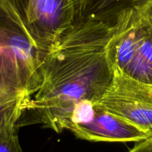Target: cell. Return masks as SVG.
Here are the masks:
<instances>
[{"label": "cell", "instance_id": "52a82bcc", "mask_svg": "<svg viewBox=\"0 0 152 152\" xmlns=\"http://www.w3.org/2000/svg\"><path fill=\"white\" fill-rule=\"evenodd\" d=\"M74 3L75 22L95 20L113 25L127 11H144L152 0H74Z\"/></svg>", "mask_w": 152, "mask_h": 152}, {"label": "cell", "instance_id": "7c38bea8", "mask_svg": "<svg viewBox=\"0 0 152 152\" xmlns=\"http://www.w3.org/2000/svg\"><path fill=\"white\" fill-rule=\"evenodd\" d=\"M149 134H150V137H152V130L150 131V133H149Z\"/></svg>", "mask_w": 152, "mask_h": 152}, {"label": "cell", "instance_id": "7a4b0ae2", "mask_svg": "<svg viewBox=\"0 0 152 152\" xmlns=\"http://www.w3.org/2000/svg\"><path fill=\"white\" fill-rule=\"evenodd\" d=\"M113 28L107 46L113 72L152 85V26L144 11L121 14Z\"/></svg>", "mask_w": 152, "mask_h": 152}, {"label": "cell", "instance_id": "8992f818", "mask_svg": "<svg viewBox=\"0 0 152 152\" xmlns=\"http://www.w3.org/2000/svg\"><path fill=\"white\" fill-rule=\"evenodd\" d=\"M0 45L10 52L18 69L22 84L31 97L41 85V65L45 54L32 44L4 0H0Z\"/></svg>", "mask_w": 152, "mask_h": 152}, {"label": "cell", "instance_id": "8fae6325", "mask_svg": "<svg viewBox=\"0 0 152 152\" xmlns=\"http://www.w3.org/2000/svg\"><path fill=\"white\" fill-rule=\"evenodd\" d=\"M144 13L145 14L146 17H147L149 23H150V24L152 26V5L149 6L148 8H146L144 11Z\"/></svg>", "mask_w": 152, "mask_h": 152}, {"label": "cell", "instance_id": "5b68a950", "mask_svg": "<svg viewBox=\"0 0 152 152\" xmlns=\"http://www.w3.org/2000/svg\"><path fill=\"white\" fill-rule=\"evenodd\" d=\"M64 129L71 131L78 138L93 142H138L150 137L148 133L99 109L88 101L75 107Z\"/></svg>", "mask_w": 152, "mask_h": 152}, {"label": "cell", "instance_id": "ba28073f", "mask_svg": "<svg viewBox=\"0 0 152 152\" xmlns=\"http://www.w3.org/2000/svg\"><path fill=\"white\" fill-rule=\"evenodd\" d=\"M27 107L24 104L10 102L0 97V132L8 127L17 125Z\"/></svg>", "mask_w": 152, "mask_h": 152}, {"label": "cell", "instance_id": "3957f363", "mask_svg": "<svg viewBox=\"0 0 152 152\" xmlns=\"http://www.w3.org/2000/svg\"><path fill=\"white\" fill-rule=\"evenodd\" d=\"M30 41L46 55L75 23L74 0H4Z\"/></svg>", "mask_w": 152, "mask_h": 152}, {"label": "cell", "instance_id": "9c48e42d", "mask_svg": "<svg viewBox=\"0 0 152 152\" xmlns=\"http://www.w3.org/2000/svg\"><path fill=\"white\" fill-rule=\"evenodd\" d=\"M17 131V125H14L8 127L0 132V152H23Z\"/></svg>", "mask_w": 152, "mask_h": 152}, {"label": "cell", "instance_id": "6da1fadb", "mask_svg": "<svg viewBox=\"0 0 152 152\" xmlns=\"http://www.w3.org/2000/svg\"><path fill=\"white\" fill-rule=\"evenodd\" d=\"M113 25L76 21L45 55L42 83L26 112L57 133L80 102L96 103L113 76L107 55Z\"/></svg>", "mask_w": 152, "mask_h": 152}, {"label": "cell", "instance_id": "30bf717a", "mask_svg": "<svg viewBox=\"0 0 152 152\" xmlns=\"http://www.w3.org/2000/svg\"><path fill=\"white\" fill-rule=\"evenodd\" d=\"M129 152H152V137L137 142Z\"/></svg>", "mask_w": 152, "mask_h": 152}, {"label": "cell", "instance_id": "277c9868", "mask_svg": "<svg viewBox=\"0 0 152 152\" xmlns=\"http://www.w3.org/2000/svg\"><path fill=\"white\" fill-rule=\"evenodd\" d=\"M94 104L145 132L152 130V85L113 72L107 88Z\"/></svg>", "mask_w": 152, "mask_h": 152}]
</instances>
